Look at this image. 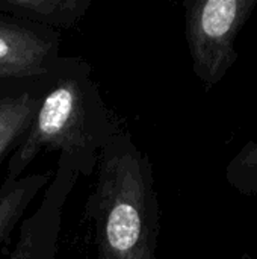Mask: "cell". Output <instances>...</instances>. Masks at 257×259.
I'll list each match as a JSON object with an SVG mask.
<instances>
[{"instance_id":"obj_1","label":"cell","mask_w":257,"mask_h":259,"mask_svg":"<svg viewBox=\"0 0 257 259\" xmlns=\"http://www.w3.org/2000/svg\"><path fill=\"white\" fill-rule=\"evenodd\" d=\"M97 259H156L159 205L148 159L130 138H114L101 153L91 202Z\"/></svg>"},{"instance_id":"obj_2","label":"cell","mask_w":257,"mask_h":259,"mask_svg":"<svg viewBox=\"0 0 257 259\" xmlns=\"http://www.w3.org/2000/svg\"><path fill=\"white\" fill-rule=\"evenodd\" d=\"M257 0H191L185 3V27L195 76L211 88L238 61L235 41Z\"/></svg>"},{"instance_id":"obj_3","label":"cell","mask_w":257,"mask_h":259,"mask_svg":"<svg viewBox=\"0 0 257 259\" xmlns=\"http://www.w3.org/2000/svg\"><path fill=\"white\" fill-rule=\"evenodd\" d=\"M88 140L86 96L77 80L64 79L38 105L23 143L9 159L5 181L21 178L23 170L42 149H59L65 158H76L86 149Z\"/></svg>"},{"instance_id":"obj_4","label":"cell","mask_w":257,"mask_h":259,"mask_svg":"<svg viewBox=\"0 0 257 259\" xmlns=\"http://www.w3.org/2000/svg\"><path fill=\"white\" fill-rule=\"evenodd\" d=\"M71 171L73 168H67V165L59 168L39 209L24 222L8 259H53L61 225V208L73 184Z\"/></svg>"},{"instance_id":"obj_5","label":"cell","mask_w":257,"mask_h":259,"mask_svg":"<svg viewBox=\"0 0 257 259\" xmlns=\"http://www.w3.org/2000/svg\"><path fill=\"white\" fill-rule=\"evenodd\" d=\"M53 46L35 32L0 20V77L20 79L47 71Z\"/></svg>"},{"instance_id":"obj_6","label":"cell","mask_w":257,"mask_h":259,"mask_svg":"<svg viewBox=\"0 0 257 259\" xmlns=\"http://www.w3.org/2000/svg\"><path fill=\"white\" fill-rule=\"evenodd\" d=\"M85 0H0V11L48 26H73L86 12Z\"/></svg>"},{"instance_id":"obj_7","label":"cell","mask_w":257,"mask_h":259,"mask_svg":"<svg viewBox=\"0 0 257 259\" xmlns=\"http://www.w3.org/2000/svg\"><path fill=\"white\" fill-rule=\"evenodd\" d=\"M47 182V175H30L11 182L5 181V187L0 190V244Z\"/></svg>"},{"instance_id":"obj_8","label":"cell","mask_w":257,"mask_h":259,"mask_svg":"<svg viewBox=\"0 0 257 259\" xmlns=\"http://www.w3.org/2000/svg\"><path fill=\"white\" fill-rule=\"evenodd\" d=\"M38 105V100L29 93L0 99V159L24 137Z\"/></svg>"},{"instance_id":"obj_9","label":"cell","mask_w":257,"mask_h":259,"mask_svg":"<svg viewBox=\"0 0 257 259\" xmlns=\"http://www.w3.org/2000/svg\"><path fill=\"white\" fill-rule=\"evenodd\" d=\"M227 182L241 194L257 197V143H247L226 168Z\"/></svg>"}]
</instances>
